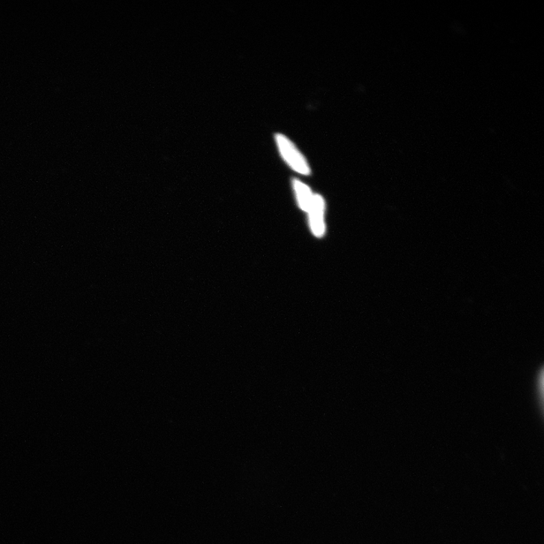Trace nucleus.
<instances>
[{
  "mask_svg": "<svg viewBox=\"0 0 544 544\" xmlns=\"http://www.w3.org/2000/svg\"><path fill=\"white\" fill-rule=\"evenodd\" d=\"M275 141L279 152L284 161L294 171L302 174V175H309L311 170H310L306 159L300 152L297 146L294 145L293 141L287 138L286 136L280 133L275 135Z\"/></svg>",
  "mask_w": 544,
  "mask_h": 544,
  "instance_id": "1",
  "label": "nucleus"
},
{
  "mask_svg": "<svg viewBox=\"0 0 544 544\" xmlns=\"http://www.w3.org/2000/svg\"><path fill=\"white\" fill-rule=\"evenodd\" d=\"M325 203L322 196L315 194L311 207L308 212L309 215L310 228L314 236L322 238L325 233L324 223Z\"/></svg>",
  "mask_w": 544,
  "mask_h": 544,
  "instance_id": "2",
  "label": "nucleus"
},
{
  "mask_svg": "<svg viewBox=\"0 0 544 544\" xmlns=\"http://www.w3.org/2000/svg\"><path fill=\"white\" fill-rule=\"evenodd\" d=\"M293 185L295 192H296L299 207L302 210L308 212L312 205L314 195L306 185L301 183L298 179L293 181Z\"/></svg>",
  "mask_w": 544,
  "mask_h": 544,
  "instance_id": "3",
  "label": "nucleus"
}]
</instances>
